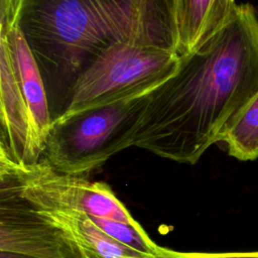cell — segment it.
Returning <instances> with one entry per match:
<instances>
[{
    "label": "cell",
    "mask_w": 258,
    "mask_h": 258,
    "mask_svg": "<svg viewBox=\"0 0 258 258\" xmlns=\"http://www.w3.org/2000/svg\"><path fill=\"white\" fill-rule=\"evenodd\" d=\"M258 92V15L237 5L199 49L179 55L175 73L148 95L134 146L195 164Z\"/></svg>",
    "instance_id": "1"
},
{
    "label": "cell",
    "mask_w": 258,
    "mask_h": 258,
    "mask_svg": "<svg viewBox=\"0 0 258 258\" xmlns=\"http://www.w3.org/2000/svg\"><path fill=\"white\" fill-rule=\"evenodd\" d=\"M17 26L41 74L52 120L78 78L107 49L133 43L176 51V0H21Z\"/></svg>",
    "instance_id": "2"
},
{
    "label": "cell",
    "mask_w": 258,
    "mask_h": 258,
    "mask_svg": "<svg viewBox=\"0 0 258 258\" xmlns=\"http://www.w3.org/2000/svg\"><path fill=\"white\" fill-rule=\"evenodd\" d=\"M148 94L52 120L43 155L54 169L84 175L134 145Z\"/></svg>",
    "instance_id": "3"
},
{
    "label": "cell",
    "mask_w": 258,
    "mask_h": 258,
    "mask_svg": "<svg viewBox=\"0 0 258 258\" xmlns=\"http://www.w3.org/2000/svg\"><path fill=\"white\" fill-rule=\"evenodd\" d=\"M176 51L123 43L104 51L76 81L61 116L152 92L176 71Z\"/></svg>",
    "instance_id": "4"
},
{
    "label": "cell",
    "mask_w": 258,
    "mask_h": 258,
    "mask_svg": "<svg viewBox=\"0 0 258 258\" xmlns=\"http://www.w3.org/2000/svg\"><path fill=\"white\" fill-rule=\"evenodd\" d=\"M19 192L37 211H73L90 217L137 224L128 209L104 181L60 172L47 161L24 167L0 166Z\"/></svg>",
    "instance_id": "5"
},
{
    "label": "cell",
    "mask_w": 258,
    "mask_h": 258,
    "mask_svg": "<svg viewBox=\"0 0 258 258\" xmlns=\"http://www.w3.org/2000/svg\"><path fill=\"white\" fill-rule=\"evenodd\" d=\"M0 251L30 258H83L63 233L0 174Z\"/></svg>",
    "instance_id": "6"
},
{
    "label": "cell",
    "mask_w": 258,
    "mask_h": 258,
    "mask_svg": "<svg viewBox=\"0 0 258 258\" xmlns=\"http://www.w3.org/2000/svg\"><path fill=\"white\" fill-rule=\"evenodd\" d=\"M43 151L14 75L7 42L0 38V166L35 164Z\"/></svg>",
    "instance_id": "7"
},
{
    "label": "cell",
    "mask_w": 258,
    "mask_h": 258,
    "mask_svg": "<svg viewBox=\"0 0 258 258\" xmlns=\"http://www.w3.org/2000/svg\"><path fill=\"white\" fill-rule=\"evenodd\" d=\"M0 38L7 42L18 87L31 114L36 133L45 148L52 118L38 66L18 26Z\"/></svg>",
    "instance_id": "8"
},
{
    "label": "cell",
    "mask_w": 258,
    "mask_h": 258,
    "mask_svg": "<svg viewBox=\"0 0 258 258\" xmlns=\"http://www.w3.org/2000/svg\"><path fill=\"white\" fill-rule=\"evenodd\" d=\"M38 212L63 233L83 258H153L152 255L116 240L84 213L73 211Z\"/></svg>",
    "instance_id": "9"
},
{
    "label": "cell",
    "mask_w": 258,
    "mask_h": 258,
    "mask_svg": "<svg viewBox=\"0 0 258 258\" xmlns=\"http://www.w3.org/2000/svg\"><path fill=\"white\" fill-rule=\"evenodd\" d=\"M235 0H176L178 55L199 49L232 17Z\"/></svg>",
    "instance_id": "10"
},
{
    "label": "cell",
    "mask_w": 258,
    "mask_h": 258,
    "mask_svg": "<svg viewBox=\"0 0 258 258\" xmlns=\"http://www.w3.org/2000/svg\"><path fill=\"white\" fill-rule=\"evenodd\" d=\"M229 155L241 161L258 158V92L224 132L221 141Z\"/></svg>",
    "instance_id": "11"
},
{
    "label": "cell",
    "mask_w": 258,
    "mask_h": 258,
    "mask_svg": "<svg viewBox=\"0 0 258 258\" xmlns=\"http://www.w3.org/2000/svg\"><path fill=\"white\" fill-rule=\"evenodd\" d=\"M153 258H258V251L254 252H226V253H204V252H179L161 247Z\"/></svg>",
    "instance_id": "12"
},
{
    "label": "cell",
    "mask_w": 258,
    "mask_h": 258,
    "mask_svg": "<svg viewBox=\"0 0 258 258\" xmlns=\"http://www.w3.org/2000/svg\"><path fill=\"white\" fill-rule=\"evenodd\" d=\"M21 0H0V36L17 26Z\"/></svg>",
    "instance_id": "13"
},
{
    "label": "cell",
    "mask_w": 258,
    "mask_h": 258,
    "mask_svg": "<svg viewBox=\"0 0 258 258\" xmlns=\"http://www.w3.org/2000/svg\"><path fill=\"white\" fill-rule=\"evenodd\" d=\"M0 258H30V257H26V256H21V255H17V254H13V253H8V252L0 251Z\"/></svg>",
    "instance_id": "14"
}]
</instances>
